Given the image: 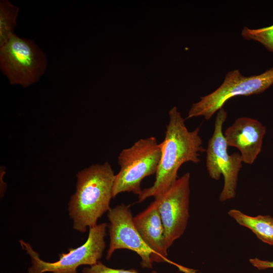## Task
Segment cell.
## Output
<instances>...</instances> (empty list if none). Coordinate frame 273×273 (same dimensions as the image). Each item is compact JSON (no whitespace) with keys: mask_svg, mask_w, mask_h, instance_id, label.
Instances as JSON below:
<instances>
[{"mask_svg":"<svg viewBox=\"0 0 273 273\" xmlns=\"http://www.w3.org/2000/svg\"><path fill=\"white\" fill-rule=\"evenodd\" d=\"M169 121L161 144V157L153 185L143 190L139 202L155 198L166 192L178 178V171L185 163L197 164L201 153L206 151L200 135V128L188 129L185 119L176 107L168 112Z\"/></svg>","mask_w":273,"mask_h":273,"instance_id":"cell-1","label":"cell"},{"mask_svg":"<svg viewBox=\"0 0 273 273\" xmlns=\"http://www.w3.org/2000/svg\"><path fill=\"white\" fill-rule=\"evenodd\" d=\"M115 175L107 162L92 165L77 173L76 191L68 204L75 230L85 232L110 209Z\"/></svg>","mask_w":273,"mask_h":273,"instance_id":"cell-2","label":"cell"},{"mask_svg":"<svg viewBox=\"0 0 273 273\" xmlns=\"http://www.w3.org/2000/svg\"><path fill=\"white\" fill-rule=\"evenodd\" d=\"M161 152V144L154 136L141 139L130 147L123 149L118 157L120 168L115 175L113 198L123 192L140 195L142 181L156 173Z\"/></svg>","mask_w":273,"mask_h":273,"instance_id":"cell-3","label":"cell"},{"mask_svg":"<svg viewBox=\"0 0 273 273\" xmlns=\"http://www.w3.org/2000/svg\"><path fill=\"white\" fill-rule=\"evenodd\" d=\"M48 63L46 55L32 39L15 34L0 47V69L12 85L27 87L37 82Z\"/></svg>","mask_w":273,"mask_h":273,"instance_id":"cell-4","label":"cell"},{"mask_svg":"<svg viewBox=\"0 0 273 273\" xmlns=\"http://www.w3.org/2000/svg\"><path fill=\"white\" fill-rule=\"evenodd\" d=\"M107 224L105 222L89 228L88 237L85 243L76 248H69L68 253L59 254L58 260L50 262L41 259L39 254L31 245L20 240L21 247L31 258L32 265L28 273H77L81 265L92 266L102 258L106 248L105 238Z\"/></svg>","mask_w":273,"mask_h":273,"instance_id":"cell-5","label":"cell"},{"mask_svg":"<svg viewBox=\"0 0 273 273\" xmlns=\"http://www.w3.org/2000/svg\"><path fill=\"white\" fill-rule=\"evenodd\" d=\"M272 84L273 67L250 76H244L238 69L230 71L216 89L193 104L187 118L203 116L208 120L231 98L259 94Z\"/></svg>","mask_w":273,"mask_h":273,"instance_id":"cell-6","label":"cell"},{"mask_svg":"<svg viewBox=\"0 0 273 273\" xmlns=\"http://www.w3.org/2000/svg\"><path fill=\"white\" fill-rule=\"evenodd\" d=\"M227 117V112L223 108L217 111L213 133L206 149V167L209 176L218 180L222 174L224 178L223 187L219 197L221 202L235 197L239 173L243 162L240 153H228L229 146L222 132Z\"/></svg>","mask_w":273,"mask_h":273,"instance_id":"cell-7","label":"cell"},{"mask_svg":"<svg viewBox=\"0 0 273 273\" xmlns=\"http://www.w3.org/2000/svg\"><path fill=\"white\" fill-rule=\"evenodd\" d=\"M190 173L177 178L157 200L165 231V247L168 249L184 233L190 217Z\"/></svg>","mask_w":273,"mask_h":273,"instance_id":"cell-8","label":"cell"},{"mask_svg":"<svg viewBox=\"0 0 273 273\" xmlns=\"http://www.w3.org/2000/svg\"><path fill=\"white\" fill-rule=\"evenodd\" d=\"M107 217L110 221V244L106 259L109 260L117 250L128 249L134 252L140 257V264L143 268H152L154 253L135 227L129 206L121 204L110 208L108 211Z\"/></svg>","mask_w":273,"mask_h":273,"instance_id":"cell-9","label":"cell"},{"mask_svg":"<svg viewBox=\"0 0 273 273\" xmlns=\"http://www.w3.org/2000/svg\"><path fill=\"white\" fill-rule=\"evenodd\" d=\"M133 222L141 237L154 253L153 262H167L184 273H197L196 270L173 262L167 258L164 228L156 200L133 217Z\"/></svg>","mask_w":273,"mask_h":273,"instance_id":"cell-10","label":"cell"},{"mask_svg":"<svg viewBox=\"0 0 273 273\" xmlns=\"http://www.w3.org/2000/svg\"><path fill=\"white\" fill-rule=\"evenodd\" d=\"M266 127L259 120L247 117L236 119L223 133L228 146L237 148L244 163L251 165L260 154Z\"/></svg>","mask_w":273,"mask_h":273,"instance_id":"cell-11","label":"cell"},{"mask_svg":"<svg viewBox=\"0 0 273 273\" xmlns=\"http://www.w3.org/2000/svg\"><path fill=\"white\" fill-rule=\"evenodd\" d=\"M229 215L238 224L250 229L261 241L273 245V218L269 215H248L237 209H231Z\"/></svg>","mask_w":273,"mask_h":273,"instance_id":"cell-12","label":"cell"},{"mask_svg":"<svg viewBox=\"0 0 273 273\" xmlns=\"http://www.w3.org/2000/svg\"><path fill=\"white\" fill-rule=\"evenodd\" d=\"M19 8L8 0L0 1V47L15 34Z\"/></svg>","mask_w":273,"mask_h":273,"instance_id":"cell-13","label":"cell"},{"mask_svg":"<svg viewBox=\"0 0 273 273\" xmlns=\"http://www.w3.org/2000/svg\"><path fill=\"white\" fill-rule=\"evenodd\" d=\"M241 35L245 39L259 42L268 51L273 53V24L258 29H250L245 26L242 30Z\"/></svg>","mask_w":273,"mask_h":273,"instance_id":"cell-14","label":"cell"},{"mask_svg":"<svg viewBox=\"0 0 273 273\" xmlns=\"http://www.w3.org/2000/svg\"><path fill=\"white\" fill-rule=\"evenodd\" d=\"M82 273H140L134 269H124L110 268L103 264L100 261L96 264L83 268ZM150 273H157L152 271Z\"/></svg>","mask_w":273,"mask_h":273,"instance_id":"cell-15","label":"cell"},{"mask_svg":"<svg viewBox=\"0 0 273 273\" xmlns=\"http://www.w3.org/2000/svg\"><path fill=\"white\" fill-rule=\"evenodd\" d=\"M250 263L259 270L273 268V261L264 260L257 258L249 259Z\"/></svg>","mask_w":273,"mask_h":273,"instance_id":"cell-16","label":"cell"}]
</instances>
